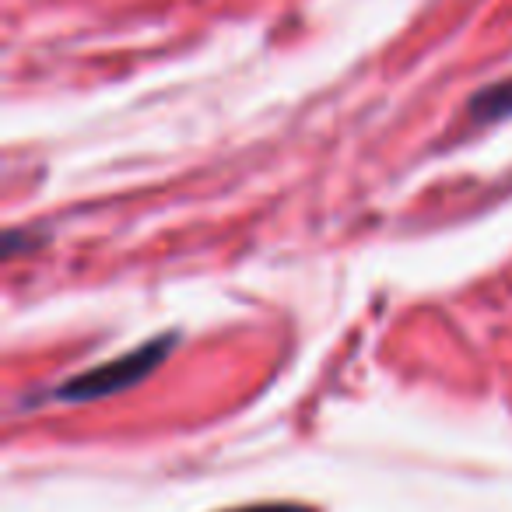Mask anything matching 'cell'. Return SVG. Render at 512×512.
<instances>
[{
  "label": "cell",
  "instance_id": "cell-1",
  "mask_svg": "<svg viewBox=\"0 0 512 512\" xmlns=\"http://www.w3.org/2000/svg\"><path fill=\"white\" fill-rule=\"evenodd\" d=\"M169 348H172V337H158V341L144 344V348L130 351V355L116 358V362H106V365H99V369L85 372V376L71 379V383L60 386L53 397L57 400H99V397L123 393L134 383H141V379L162 362Z\"/></svg>",
  "mask_w": 512,
  "mask_h": 512
},
{
  "label": "cell",
  "instance_id": "cell-2",
  "mask_svg": "<svg viewBox=\"0 0 512 512\" xmlns=\"http://www.w3.org/2000/svg\"><path fill=\"white\" fill-rule=\"evenodd\" d=\"M474 113L481 120H498V116L512 113V81L509 85H495L491 92H484L481 99L474 102Z\"/></svg>",
  "mask_w": 512,
  "mask_h": 512
},
{
  "label": "cell",
  "instance_id": "cell-3",
  "mask_svg": "<svg viewBox=\"0 0 512 512\" xmlns=\"http://www.w3.org/2000/svg\"><path fill=\"white\" fill-rule=\"evenodd\" d=\"M235 512H316L309 505H253V509H235Z\"/></svg>",
  "mask_w": 512,
  "mask_h": 512
}]
</instances>
